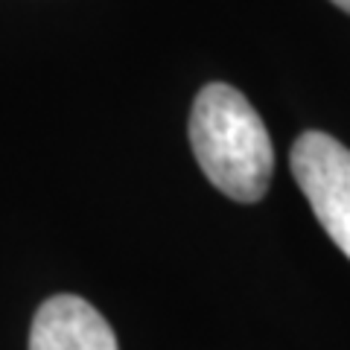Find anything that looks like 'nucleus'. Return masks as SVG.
<instances>
[{"mask_svg": "<svg viewBox=\"0 0 350 350\" xmlns=\"http://www.w3.org/2000/svg\"><path fill=\"white\" fill-rule=\"evenodd\" d=\"M190 146L202 172L234 202L254 204L269 190L275 152L266 123L225 82L204 85L190 111Z\"/></svg>", "mask_w": 350, "mask_h": 350, "instance_id": "1", "label": "nucleus"}, {"mask_svg": "<svg viewBox=\"0 0 350 350\" xmlns=\"http://www.w3.org/2000/svg\"><path fill=\"white\" fill-rule=\"evenodd\" d=\"M289 163L315 219L350 260V149L324 131H304Z\"/></svg>", "mask_w": 350, "mask_h": 350, "instance_id": "2", "label": "nucleus"}, {"mask_svg": "<svg viewBox=\"0 0 350 350\" xmlns=\"http://www.w3.org/2000/svg\"><path fill=\"white\" fill-rule=\"evenodd\" d=\"M29 350H120L111 324L79 295L47 298L29 330Z\"/></svg>", "mask_w": 350, "mask_h": 350, "instance_id": "3", "label": "nucleus"}, {"mask_svg": "<svg viewBox=\"0 0 350 350\" xmlns=\"http://www.w3.org/2000/svg\"><path fill=\"white\" fill-rule=\"evenodd\" d=\"M333 3H336L338 9H345V12L350 15V0H333Z\"/></svg>", "mask_w": 350, "mask_h": 350, "instance_id": "4", "label": "nucleus"}]
</instances>
